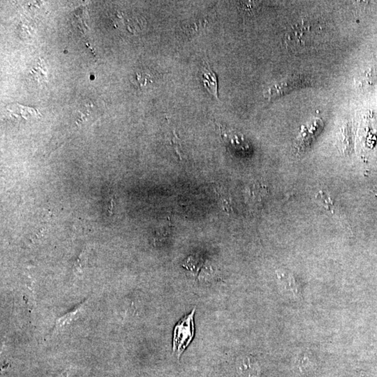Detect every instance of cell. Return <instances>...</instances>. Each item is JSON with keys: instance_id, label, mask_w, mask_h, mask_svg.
<instances>
[{"instance_id": "obj_5", "label": "cell", "mask_w": 377, "mask_h": 377, "mask_svg": "<svg viewBox=\"0 0 377 377\" xmlns=\"http://www.w3.org/2000/svg\"><path fill=\"white\" fill-rule=\"evenodd\" d=\"M237 370L246 377H256L258 374L257 363L250 356H244L237 362Z\"/></svg>"}, {"instance_id": "obj_3", "label": "cell", "mask_w": 377, "mask_h": 377, "mask_svg": "<svg viewBox=\"0 0 377 377\" xmlns=\"http://www.w3.org/2000/svg\"><path fill=\"white\" fill-rule=\"evenodd\" d=\"M324 127L322 119L315 118L307 126H304L297 139L296 148L300 151L310 146Z\"/></svg>"}, {"instance_id": "obj_11", "label": "cell", "mask_w": 377, "mask_h": 377, "mask_svg": "<svg viewBox=\"0 0 377 377\" xmlns=\"http://www.w3.org/2000/svg\"><path fill=\"white\" fill-rule=\"evenodd\" d=\"M279 277L282 279L286 287L288 286L289 289L292 290V291L296 289L294 279H293L292 275H290V274L282 273L279 275Z\"/></svg>"}, {"instance_id": "obj_6", "label": "cell", "mask_w": 377, "mask_h": 377, "mask_svg": "<svg viewBox=\"0 0 377 377\" xmlns=\"http://www.w3.org/2000/svg\"><path fill=\"white\" fill-rule=\"evenodd\" d=\"M267 188L261 183H254L246 190V195L249 204L261 203L266 197Z\"/></svg>"}, {"instance_id": "obj_1", "label": "cell", "mask_w": 377, "mask_h": 377, "mask_svg": "<svg viewBox=\"0 0 377 377\" xmlns=\"http://www.w3.org/2000/svg\"><path fill=\"white\" fill-rule=\"evenodd\" d=\"M195 308L191 313L183 317L175 326L173 339V352L180 359L185 349L194 337V314Z\"/></svg>"}, {"instance_id": "obj_12", "label": "cell", "mask_w": 377, "mask_h": 377, "mask_svg": "<svg viewBox=\"0 0 377 377\" xmlns=\"http://www.w3.org/2000/svg\"><path fill=\"white\" fill-rule=\"evenodd\" d=\"M171 142L173 143V147H174L176 153H177L178 155H179L181 159H182V156H183V152H182L181 142H180L179 139H178V136H176V134H175V133L174 137L172 138V139H171Z\"/></svg>"}, {"instance_id": "obj_7", "label": "cell", "mask_w": 377, "mask_h": 377, "mask_svg": "<svg viewBox=\"0 0 377 377\" xmlns=\"http://www.w3.org/2000/svg\"><path fill=\"white\" fill-rule=\"evenodd\" d=\"M316 200L325 209H327L332 214L338 216L339 219H342V212L341 209L336 203L335 200L330 197L326 192L319 191L316 195Z\"/></svg>"}, {"instance_id": "obj_9", "label": "cell", "mask_w": 377, "mask_h": 377, "mask_svg": "<svg viewBox=\"0 0 377 377\" xmlns=\"http://www.w3.org/2000/svg\"><path fill=\"white\" fill-rule=\"evenodd\" d=\"M216 193H217L220 205H221V207H222L223 210L226 211L227 213L229 212L230 211H232L233 208L231 207V201H230V198L228 196V194H227L226 192L223 191V190L217 191Z\"/></svg>"}, {"instance_id": "obj_4", "label": "cell", "mask_w": 377, "mask_h": 377, "mask_svg": "<svg viewBox=\"0 0 377 377\" xmlns=\"http://www.w3.org/2000/svg\"><path fill=\"white\" fill-rule=\"evenodd\" d=\"M202 79L206 90L208 91L209 94H212L216 99H217V78H216L215 73L213 72L208 64H207V66H204L202 67Z\"/></svg>"}, {"instance_id": "obj_8", "label": "cell", "mask_w": 377, "mask_h": 377, "mask_svg": "<svg viewBox=\"0 0 377 377\" xmlns=\"http://www.w3.org/2000/svg\"><path fill=\"white\" fill-rule=\"evenodd\" d=\"M29 76L31 79L35 80L37 83L43 84L48 81L47 69L43 60L38 59L30 69Z\"/></svg>"}, {"instance_id": "obj_10", "label": "cell", "mask_w": 377, "mask_h": 377, "mask_svg": "<svg viewBox=\"0 0 377 377\" xmlns=\"http://www.w3.org/2000/svg\"><path fill=\"white\" fill-rule=\"evenodd\" d=\"M134 77V83H135L136 85H139V86L146 85L149 82L150 78V75L146 72H136Z\"/></svg>"}, {"instance_id": "obj_2", "label": "cell", "mask_w": 377, "mask_h": 377, "mask_svg": "<svg viewBox=\"0 0 377 377\" xmlns=\"http://www.w3.org/2000/svg\"><path fill=\"white\" fill-rule=\"evenodd\" d=\"M314 80L305 75H294L289 77L282 82L272 85L265 91L264 96L268 99L282 97L286 93L300 87L312 86L314 85Z\"/></svg>"}]
</instances>
